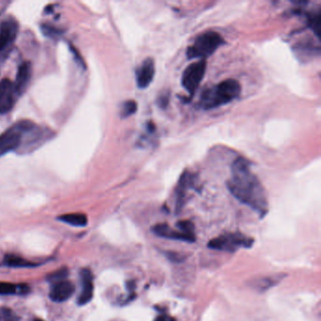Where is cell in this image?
Segmentation results:
<instances>
[{
  "instance_id": "cell-1",
  "label": "cell",
  "mask_w": 321,
  "mask_h": 321,
  "mask_svg": "<svg viewBox=\"0 0 321 321\" xmlns=\"http://www.w3.org/2000/svg\"><path fill=\"white\" fill-rule=\"evenodd\" d=\"M227 188L236 199L261 217L268 213L269 202L266 191L244 158H238L232 165V176L227 181Z\"/></svg>"
},
{
  "instance_id": "cell-2",
  "label": "cell",
  "mask_w": 321,
  "mask_h": 321,
  "mask_svg": "<svg viewBox=\"0 0 321 321\" xmlns=\"http://www.w3.org/2000/svg\"><path fill=\"white\" fill-rule=\"evenodd\" d=\"M240 82L228 78L214 87L208 88L201 94L199 106L203 109H212L221 107L237 99L240 95Z\"/></svg>"
},
{
  "instance_id": "cell-3",
  "label": "cell",
  "mask_w": 321,
  "mask_h": 321,
  "mask_svg": "<svg viewBox=\"0 0 321 321\" xmlns=\"http://www.w3.org/2000/svg\"><path fill=\"white\" fill-rule=\"evenodd\" d=\"M37 126L32 121L22 120L0 134V157L15 151L22 144L24 135L35 129Z\"/></svg>"
},
{
  "instance_id": "cell-4",
  "label": "cell",
  "mask_w": 321,
  "mask_h": 321,
  "mask_svg": "<svg viewBox=\"0 0 321 321\" xmlns=\"http://www.w3.org/2000/svg\"><path fill=\"white\" fill-rule=\"evenodd\" d=\"M224 44L221 34L216 32H207L198 36L195 42L187 50L189 59L206 60Z\"/></svg>"
},
{
  "instance_id": "cell-5",
  "label": "cell",
  "mask_w": 321,
  "mask_h": 321,
  "mask_svg": "<svg viewBox=\"0 0 321 321\" xmlns=\"http://www.w3.org/2000/svg\"><path fill=\"white\" fill-rule=\"evenodd\" d=\"M254 240L240 233L223 234L210 240L208 248L221 252H235L240 248H251Z\"/></svg>"
},
{
  "instance_id": "cell-6",
  "label": "cell",
  "mask_w": 321,
  "mask_h": 321,
  "mask_svg": "<svg viewBox=\"0 0 321 321\" xmlns=\"http://www.w3.org/2000/svg\"><path fill=\"white\" fill-rule=\"evenodd\" d=\"M207 72V61L200 60L191 63L183 73L182 85L189 95L195 94Z\"/></svg>"
},
{
  "instance_id": "cell-7",
  "label": "cell",
  "mask_w": 321,
  "mask_h": 321,
  "mask_svg": "<svg viewBox=\"0 0 321 321\" xmlns=\"http://www.w3.org/2000/svg\"><path fill=\"white\" fill-rule=\"evenodd\" d=\"M18 31V22L12 16H9L2 21L0 25V54L12 46L16 40Z\"/></svg>"
},
{
  "instance_id": "cell-8",
  "label": "cell",
  "mask_w": 321,
  "mask_h": 321,
  "mask_svg": "<svg viewBox=\"0 0 321 321\" xmlns=\"http://www.w3.org/2000/svg\"><path fill=\"white\" fill-rule=\"evenodd\" d=\"M18 95L14 84L9 78L0 81V114H6L13 109Z\"/></svg>"
},
{
  "instance_id": "cell-9",
  "label": "cell",
  "mask_w": 321,
  "mask_h": 321,
  "mask_svg": "<svg viewBox=\"0 0 321 321\" xmlns=\"http://www.w3.org/2000/svg\"><path fill=\"white\" fill-rule=\"evenodd\" d=\"M152 232L157 235L158 237L168 239V240H179V241L189 242V243H192L196 240L195 236H190V235L182 233L179 230L176 231L174 229L170 228L166 223H159L153 226Z\"/></svg>"
},
{
  "instance_id": "cell-10",
  "label": "cell",
  "mask_w": 321,
  "mask_h": 321,
  "mask_svg": "<svg viewBox=\"0 0 321 321\" xmlns=\"http://www.w3.org/2000/svg\"><path fill=\"white\" fill-rule=\"evenodd\" d=\"M155 63L153 59H146L136 71V81L139 89L149 87L155 76Z\"/></svg>"
},
{
  "instance_id": "cell-11",
  "label": "cell",
  "mask_w": 321,
  "mask_h": 321,
  "mask_svg": "<svg viewBox=\"0 0 321 321\" xmlns=\"http://www.w3.org/2000/svg\"><path fill=\"white\" fill-rule=\"evenodd\" d=\"M75 292L74 284L68 281H57L51 287L49 297L53 302H63L67 301Z\"/></svg>"
},
{
  "instance_id": "cell-12",
  "label": "cell",
  "mask_w": 321,
  "mask_h": 321,
  "mask_svg": "<svg viewBox=\"0 0 321 321\" xmlns=\"http://www.w3.org/2000/svg\"><path fill=\"white\" fill-rule=\"evenodd\" d=\"M82 288L81 293L78 297L77 302L79 305H85L93 300L94 297V282L92 272L89 270L81 271Z\"/></svg>"
},
{
  "instance_id": "cell-13",
  "label": "cell",
  "mask_w": 321,
  "mask_h": 321,
  "mask_svg": "<svg viewBox=\"0 0 321 321\" xmlns=\"http://www.w3.org/2000/svg\"><path fill=\"white\" fill-rule=\"evenodd\" d=\"M32 77V64L30 62H24L21 63V65L17 71L16 79L14 84V88L16 91V94L18 96L22 95L25 92V89L28 85V82Z\"/></svg>"
},
{
  "instance_id": "cell-14",
  "label": "cell",
  "mask_w": 321,
  "mask_h": 321,
  "mask_svg": "<svg viewBox=\"0 0 321 321\" xmlns=\"http://www.w3.org/2000/svg\"><path fill=\"white\" fill-rule=\"evenodd\" d=\"M192 188V177L189 172H184L178 183L177 191V212H179L185 203V198L188 189Z\"/></svg>"
},
{
  "instance_id": "cell-15",
  "label": "cell",
  "mask_w": 321,
  "mask_h": 321,
  "mask_svg": "<svg viewBox=\"0 0 321 321\" xmlns=\"http://www.w3.org/2000/svg\"><path fill=\"white\" fill-rule=\"evenodd\" d=\"M282 275L283 274L258 278V279L253 281L252 285H253V287L255 289H258L260 291H266V290L270 289L272 286H274L276 283H279L281 281V279L283 278Z\"/></svg>"
},
{
  "instance_id": "cell-16",
  "label": "cell",
  "mask_w": 321,
  "mask_h": 321,
  "mask_svg": "<svg viewBox=\"0 0 321 321\" xmlns=\"http://www.w3.org/2000/svg\"><path fill=\"white\" fill-rule=\"evenodd\" d=\"M59 220L63 221L64 223L76 227L86 226L88 223L87 216L85 214H81V213L63 215L59 218Z\"/></svg>"
},
{
  "instance_id": "cell-17",
  "label": "cell",
  "mask_w": 321,
  "mask_h": 321,
  "mask_svg": "<svg viewBox=\"0 0 321 321\" xmlns=\"http://www.w3.org/2000/svg\"><path fill=\"white\" fill-rule=\"evenodd\" d=\"M4 263L8 267H13V268H32V267L37 266L32 262H28L25 259L21 258L19 256H15V255L6 256L4 259Z\"/></svg>"
},
{
  "instance_id": "cell-18",
  "label": "cell",
  "mask_w": 321,
  "mask_h": 321,
  "mask_svg": "<svg viewBox=\"0 0 321 321\" xmlns=\"http://www.w3.org/2000/svg\"><path fill=\"white\" fill-rule=\"evenodd\" d=\"M138 109V104L134 100H127L123 103L121 107V117L122 118H128L133 114L136 113Z\"/></svg>"
},
{
  "instance_id": "cell-19",
  "label": "cell",
  "mask_w": 321,
  "mask_h": 321,
  "mask_svg": "<svg viewBox=\"0 0 321 321\" xmlns=\"http://www.w3.org/2000/svg\"><path fill=\"white\" fill-rule=\"evenodd\" d=\"M320 13H314L313 15H311L309 17L308 24L309 26L311 27V30L315 32V36L319 39L320 37Z\"/></svg>"
},
{
  "instance_id": "cell-20",
  "label": "cell",
  "mask_w": 321,
  "mask_h": 321,
  "mask_svg": "<svg viewBox=\"0 0 321 321\" xmlns=\"http://www.w3.org/2000/svg\"><path fill=\"white\" fill-rule=\"evenodd\" d=\"M18 292V286L11 283L0 282V295H13Z\"/></svg>"
},
{
  "instance_id": "cell-21",
  "label": "cell",
  "mask_w": 321,
  "mask_h": 321,
  "mask_svg": "<svg viewBox=\"0 0 321 321\" xmlns=\"http://www.w3.org/2000/svg\"><path fill=\"white\" fill-rule=\"evenodd\" d=\"M41 28H42V32L45 36L51 37V38H55V37H57L62 34V30L57 28L54 25H48V24L41 25Z\"/></svg>"
},
{
  "instance_id": "cell-22",
  "label": "cell",
  "mask_w": 321,
  "mask_h": 321,
  "mask_svg": "<svg viewBox=\"0 0 321 321\" xmlns=\"http://www.w3.org/2000/svg\"><path fill=\"white\" fill-rule=\"evenodd\" d=\"M177 228L179 229L180 232L190 235V236H195L194 235V225L191 221H180L177 222Z\"/></svg>"
},
{
  "instance_id": "cell-23",
  "label": "cell",
  "mask_w": 321,
  "mask_h": 321,
  "mask_svg": "<svg viewBox=\"0 0 321 321\" xmlns=\"http://www.w3.org/2000/svg\"><path fill=\"white\" fill-rule=\"evenodd\" d=\"M165 255L170 261L174 262V263H181L183 261H185V259H186V256L182 253H180V252H165Z\"/></svg>"
},
{
  "instance_id": "cell-24",
  "label": "cell",
  "mask_w": 321,
  "mask_h": 321,
  "mask_svg": "<svg viewBox=\"0 0 321 321\" xmlns=\"http://www.w3.org/2000/svg\"><path fill=\"white\" fill-rule=\"evenodd\" d=\"M66 274H67V271L66 270H61L60 271H57V272H55V273H53L52 275L50 276V279L52 281H62L63 278L66 277Z\"/></svg>"
},
{
  "instance_id": "cell-25",
  "label": "cell",
  "mask_w": 321,
  "mask_h": 321,
  "mask_svg": "<svg viewBox=\"0 0 321 321\" xmlns=\"http://www.w3.org/2000/svg\"><path fill=\"white\" fill-rule=\"evenodd\" d=\"M158 105H159V107H167V106H168V104H169V95L167 94V95H161V96H159V97H158Z\"/></svg>"
},
{
  "instance_id": "cell-26",
  "label": "cell",
  "mask_w": 321,
  "mask_h": 321,
  "mask_svg": "<svg viewBox=\"0 0 321 321\" xmlns=\"http://www.w3.org/2000/svg\"><path fill=\"white\" fill-rule=\"evenodd\" d=\"M71 50L73 52V54L75 55V57H76V60L79 63V64L81 65L82 67H84V62L82 61L81 57H79V54H78V52L77 50H76V48H74L73 46H71Z\"/></svg>"
},
{
  "instance_id": "cell-27",
  "label": "cell",
  "mask_w": 321,
  "mask_h": 321,
  "mask_svg": "<svg viewBox=\"0 0 321 321\" xmlns=\"http://www.w3.org/2000/svg\"><path fill=\"white\" fill-rule=\"evenodd\" d=\"M155 321H172L170 316L166 315H158V317L155 319Z\"/></svg>"
},
{
  "instance_id": "cell-28",
  "label": "cell",
  "mask_w": 321,
  "mask_h": 321,
  "mask_svg": "<svg viewBox=\"0 0 321 321\" xmlns=\"http://www.w3.org/2000/svg\"><path fill=\"white\" fill-rule=\"evenodd\" d=\"M147 127H148V130H149L150 132H154V131L156 130V126H155V125H154V123H152V122H149V123H148Z\"/></svg>"
},
{
  "instance_id": "cell-29",
  "label": "cell",
  "mask_w": 321,
  "mask_h": 321,
  "mask_svg": "<svg viewBox=\"0 0 321 321\" xmlns=\"http://www.w3.org/2000/svg\"><path fill=\"white\" fill-rule=\"evenodd\" d=\"M35 321H42V320H40V319H36V320Z\"/></svg>"
}]
</instances>
